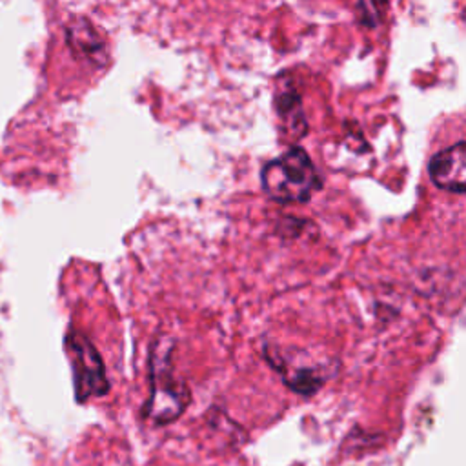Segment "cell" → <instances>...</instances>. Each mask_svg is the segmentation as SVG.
I'll return each instance as SVG.
<instances>
[{
  "instance_id": "1",
  "label": "cell",
  "mask_w": 466,
  "mask_h": 466,
  "mask_svg": "<svg viewBox=\"0 0 466 466\" xmlns=\"http://www.w3.org/2000/svg\"><path fill=\"white\" fill-rule=\"evenodd\" d=\"M260 184L264 193L280 204L308 202L320 189L322 180L311 157L299 146H291L280 157L262 166Z\"/></svg>"
},
{
  "instance_id": "2",
  "label": "cell",
  "mask_w": 466,
  "mask_h": 466,
  "mask_svg": "<svg viewBox=\"0 0 466 466\" xmlns=\"http://www.w3.org/2000/svg\"><path fill=\"white\" fill-rule=\"evenodd\" d=\"M157 353H151L149 379L151 395L144 406V417L157 424H169L180 417L189 402V391L186 384L175 377L169 348L157 344Z\"/></svg>"
},
{
  "instance_id": "3",
  "label": "cell",
  "mask_w": 466,
  "mask_h": 466,
  "mask_svg": "<svg viewBox=\"0 0 466 466\" xmlns=\"http://www.w3.org/2000/svg\"><path fill=\"white\" fill-rule=\"evenodd\" d=\"M73 370V386L76 402H86L93 397H102L109 391L106 366L93 342L80 331L69 329L64 340Z\"/></svg>"
},
{
  "instance_id": "4",
  "label": "cell",
  "mask_w": 466,
  "mask_h": 466,
  "mask_svg": "<svg viewBox=\"0 0 466 466\" xmlns=\"http://www.w3.org/2000/svg\"><path fill=\"white\" fill-rule=\"evenodd\" d=\"M66 44L75 58L102 69L111 60V49L100 29L86 16H75L66 25Z\"/></svg>"
},
{
  "instance_id": "5",
  "label": "cell",
  "mask_w": 466,
  "mask_h": 466,
  "mask_svg": "<svg viewBox=\"0 0 466 466\" xmlns=\"http://www.w3.org/2000/svg\"><path fill=\"white\" fill-rule=\"evenodd\" d=\"M273 109L279 118L280 131L289 140H300L308 133V120L302 96L288 75H280L273 91Z\"/></svg>"
},
{
  "instance_id": "6",
  "label": "cell",
  "mask_w": 466,
  "mask_h": 466,
  "mask_svg": "<svg viewBox=\"0 0 466 466\" xmlns=\"http://www.w3.org/2000/svg\"><path fill=\"white\" fill-rule=\"evenodd\" d=\"M428 175L439 189L462 195L466 189V142L459 140L435 153L428 162Z\"/></svg>"
},
{
  "instance_id": "7",
  "label": "cell",
  "mask_w": 466,
  "mask_h": 466,
  "mask_svg": "<svg viewBox=\"0 0 466 466\" xmlns=\"http://www.w3.org/2000/svg\"><path fill=\"white\" fill-rule=\"evenodd\" d=\"M390 4L391 0H368V2H360V22L364 25L375 27L377 24H380L388 11H390Z\"/></svg>"
}]
</instances>
